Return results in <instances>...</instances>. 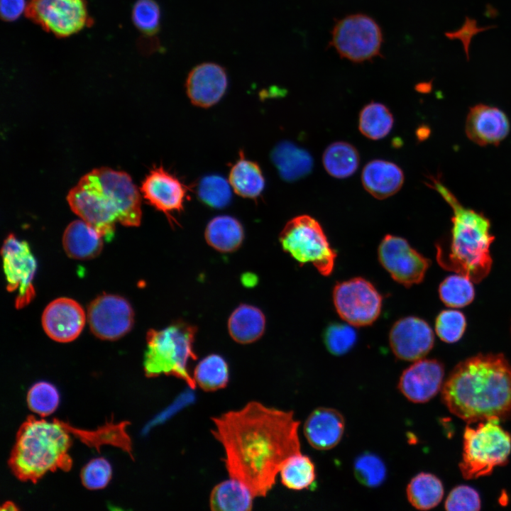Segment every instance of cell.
I'll return each instance as SVG.
<instances>
[{
	"mask_svg": "<svg viewBox=\"0 0 511 511\" xmlns=\"http://www.w3.org/2000/svg\"><path fill=\"white\" fill-rule=\"evenodd\" d=\"M449 411L469 423L511 415V365L502 354H479L452 370L441 389Z\"/></svg>",
	"mask_w": 511,
	"mask_h": 511,
	"instance_id": "7a4b0ae2",
	"label": "cell"
},
{
	"mask_svg": "<svg viewBox=\"0 0 511 511\" xmlns=\"http://www.w3.org/2000/svg\"><path fill=\"white\" fill-rule=\"evenodd\" d=\"M3 268L6 279V289L17 292L15 306L17 309L27 306L34 298L33 279L37 264L29 245L10 233L4 240L1 251Z\"/></svg>",
	"mask_w": 511,
	"mask_h": 511,
	"instance_id": "7c38bea8",
	"label": "cell"
},
{
	"mask_svg": "<svg viewBox=\"0 0 511 511\" xmlns=\"http://www.w3.org/2000/svg\"><path fill=\"white\" fill-rule=\"evenodd\" d=\"M143 197L169 218L170 213L183 209L187 187L163 167L153 169L142 182Z\"/></svg>",
	"mask_w": 511,
	"mask_h": 511,
	"instance_id": "d6986e66",
	"label": "cell"
},
{
	"mask_svg": "<svg viewBox=\"0 0 511 511\" xmlns=\"http://www.w3.org/2000/svg\"><path fill=\"white\" fill-rule=\"evenodd\" d=\"M62 245L68 256L79 260L90 259L101 251L103 236L84 221L75 220L65 229Z\"/></svg>",
	"mask_w": 511,
	"mask_h": 511,
	"instance_id": "cb8c5ba5",
	"label": "cell"
},
{
	"mask_svg": "<svg viewBox=\"0 0 511 511\" xmlns=\"http://www.w3.org/2000/svg\"><path fill=\"white\" fill-rule=\"evenodd\" d=\"M466 327V317L458 310H444L436 318V333L441 340L446 343L458 341L462 337Z\"/></svg>",
	"mask_w": 511,
	"mask_h": 511,
	"instance_id": "60d3db41",
	"label": "cell"
},
{
	"mask_svg": "<svg viewBox=\"0 0 511 511\" xmlns=\"http://www.w3.org/2000/svg\"><path fill=\"white\" fill-rule=\"evenodd\" d=\"M509 131L508 118L498 108L480 104L470 109L466 121V133L476 144L498 145Z\"/></svg>",
	"mask_w": 511,
	"mask_h": 511,
	"instance_id": "44dd1931",
	"label": "cell"
},
{
	"mask_svg": "<svg viewBox=\"0 0 511 511\" xmlns=\"http://www.w3.org/2000/svg\"><path fill=\"white\" fill-rule=\"evenodd\" d=\"M441 300L451 307H463L474 299L473 281L461 274L446 278L439 287Z\"/></svg>",
	"mask_w": 511,
	"mask_h": 511,
	"instance_id": "d590c367",
	"label": "cell"
},
{
	"mask_svg": "<svg viewBox=\"0 0 511 511\" xmlns=\"http://www.w3.org/2000/svg\"><path fill=\"white\" fill-rule=\"evenodd\" d=\"M89 173L114 208L119 222L126 226H139L141 198L130 175L106 167L94 169Z\"/></svg>",
	"mask_w": 511,
	"mask_h": 511,
	"instance_id": "5bb4252c",
	"label": "cell"
},
{
	"mask_svg": "<svg viewBox=\"0 0 511 511\" xmlns=\"http://www.w3.org/2000/svg\"><path fill=\"white\" fill-rule=\"evenodd\" d=\"M359 154L351 144L339 141L330 144L324 150L323 165L326 172L336 178L352 175L359 165Z\"/></svg>",
	"mask_w": 511,
	"mask_h": 511,
	"instance_id": "1f68e13d",
	"label": "cell"
},
{
	"mask_svg": "<svg viewBox=\"0 0 511 511\" xmlns=\"http://www.w3.org/2000/svg\"><path fill=\"white\" fill-rule=\"evenodd\" d=\"M349 324L331 323L324 329L323 341L327 351L340 356L349 352L357 341V334Z\"/></svg>",
	"mask_w": 511,
	"mask_h": 511,
	"instance_id": "74e56055",
	"label": "cell"
},
{
	"mask_svg": "<svg viewBox=\"0 0 511 511\" xmlns=\"http://www.w3.org/2000/svg\"><path fill=\"white\" fill-rule=\"evenodd\" d=\"M409 502L419 510H428L438 505L444 496L441 481L429 473H419L413 477L406 488Z\"/></svg>",
	"mask_w": 511,
	"mask_h": 511,
	"instance_id": "f1b7e54d",
	"label": "cell"
},
{
	"mask_svg": "<svg viewBox=\"0 0 511 511\" xmlns=\"http://www.w3.org/2000/svg\"><path fill=\"white\" fill-rule=\"evenodd\" d=\"M229 173V183L234 192L246 198H256L265 187V179L257 163L246 160L242 153Z\"/></svg>",
	"mask_w": 511,
	"mask_h": 511,
	"instance_id": "f546056e",
	"label": "cell"
},
{
	"mask_svg": "<svg viewBox=\"0 0 511 511\" xmlns=\"http://www.w3.org/2000/svg\"><path fill=\"white\" fill-rule=\"evenodd\" d=\"M133 21L144 34L152 35L160 28V10L154 0H138L133 9Z\"/></svg>",
	"mask_w": 511,
	"mask_h": 511,
	"instance_id": "b9f144b4",
	"label": "cell"
},
{
	"mask_svg": "<svg viewBox=\"0 0 511 511\" xmlns=\"http://www.w3.org/2000/svg\"><path fill=\"white\" fill-rule=\"evenodd\" d=\"M435 189L453 210L449 241L436 244V260L445 270L479 282L490 273L492 258L490 222L483 213L464 207L441 181L431 177Z\"/></svg>",
	"mask_w": 511,
	"mask_h": 511,
	"instance_id": "3957f363",
	"label": "cell"
},
{
	"mask_svg": "<svg viewBox=\"0 0 511 511\" xmlns=\"http://www.w3.org/2000/svg\"><path fill=\"white\" fill-rule=\"evenodd\" d=\"M500 421L491 418L465 429L459 468L466 479L488 476L508 461L511 435L500 425Z\"/></svg>",
	"mask_w": 511,
	"mask_h": 511,
	"instance_id": "8992f818",
	"label": "cell"
},
{
	"mask_svg": "<svg viewBox=\"0 0 511 511\" xmlns=\"http://www.w3.org/2000/svg\"><path fill=\"white\" fill-rule=\"evenodd\" d=\"M279 240L283 250L300 265L311 263L324 276L333 272L336 253L313 217L300 215L292 218L280 232Z\"/></svg>",
	"mask_w": 511,
	"mask_h": 511,
	"instance_id": "52a82bcc",
	"label": "cell"
},
{
	"mask_svg": "<svg viewBox=\"0 0 511 511\" xmlns=\"http://www.w3.org/2000/svg\"><path fill=\"white\" fill-rule=\"evenodd\" d=\"M378 257L381 265L397 282L410 287L424 278L430 260L404 238L387 234L380 241Z\"/></svg>",
	"mask_w": 511,
	"mask_h": 511,
	"instance_id": "4fadbf2b",
	"label": "cell"
},
{
	"mask_svg": "<svg viewBox=\"0 0 511 511\" xmlns=\"http://www.w3.org/2000/svg\"><path fill=\"white\" fill-rule=\"evenodd\" d=\"M127 424L128 422H126L117 424L110 422L92 431L73 427L72 432L89 446L99 449L101 445L111 444L121 448L132 456L131 441L126 431Z\"/></svg>",
	"mask_w": 511,
	"mask_h": 511,
	"instance_id": "4dcf8cb0",
	"label": "cell"
},
{
	"mask_svg": "<svg viewBox=\"0 0 511 511\" xmlns=\"http://www.w3.org/2000/svg\"><path fill=\"white\" fill-rule=\"evenodd\" d=\"M196 331V327L182 321L161 330L150 329L143 362L145 375H172L194 390L197 384L189 372L188 363L197 359L194 351Z\"/></svg>",
	"mask_w": 511,
	"mask_h": 511,
	"instance_id": "5b68a950",
	"label": "cell"
},
{
	"mask_svg": "<svg viewBox=\"0 0 511 511\" xmlns=\"http://www.w3.org/2000/svg\"><path fill=\"white\" fill-rule=\"evenodd\" d=\"M26 9L25 0H0L1 16L5 21L16 19Z\"/></svg>",
	"mask_w": 511,
	"mask_h": 511,
	"instance_id": "f6af8a7d",
	"label": "cell"
},
{
	"mask_svg": "<svg viewBox=\"0 0 511 511\" xmlns=\"http://www.w3.org/2000/svg\"><path fill=\"white\" fill-rule=\"evenodd\" d=\"M332 298L339 317L353 326L372 324L381 312L382 295L363 278H353L336 283Z\"/></svg>",
	"mask_w": 511,
	"mask_h": 511,
	"instance_id": "9c48e42d",
	"label": "cell"
},
{
	"mask_svg": "<svg viewBox=\"0 0 511 511\" xmlns=\"http://www.w3.org/2000/svg\"><path fill=\"white\" fill-rule=\"evenodd\" d=\"M112 475L109 462L104 458L89 461L82 469L80 477L83 485L89 490L105 488Z\"/></svg>",
	"mask_w": 511,
	"mask_h": 511,
	"instance_id": "7bdbcfd3",
	"label": "cell"
},
{
	"mask_svg": "<svg viewBox=\"0 0 511 511\" xmlns=\"http://www.w3.org/2000/svg\"><path fill=\"white\" fill-rule=\"evenodd\" d=\"M211 420L229 478L243 484L254 498L266 496L282 464L300 453V422L292 411L251 401Z\"/></svg>",
	"mask_w": 511,
	"mask_h": 511,
	"instance_id": "6da1fadb",
	"label": "cell"
},
{
	"mask_svg": "<svg viewBox=\"0 0 511 511\" xmlns=\"http://www.w3.org/2000/svg\"><path fill=\"white\" fill-rule=\"evenodd\" d=\"M86 320L85 312L75 300L60 297L50 302L43 311L42 325L53 340L67 343L77 339Z\"/></svg>",
	"mask_w": 511,
	"mask_h": 511,
	"instance_id": "ac0fdd59",
	"label": "cell"
},
{
	"mask_svg": "<svg viewBox=\"0 0 511 511\" xmlns=\"http://www.w3.org/2000/svg\"><path fill=\"white\" fill-rule=\"evenodd\" d=\"M88 322L92 332L103 340H116L132 328L133 310L123 297L103 294L89 305Z\"/></svg>",
	"mask_w": 511,
	"mask_h": 511,
	"instance_id": "9a60e30c",
	"label": "cell"
},
{
	"mask_svg": "<svg viewBox=\"0 0 511 511\" xmlns=\"http://www.w3.org/2000/svg\"><path fill=\"white\" fill-rule=\"evenodd\" d=\"M193 378L197 385L204 391L222 389L227 385L229 379L228 363L221 356L210 354L196 366Z\"/></svg>",
	"mask_w": 511,
	"mask_h": 511,
	"instance_id": "836d02e7",
	"label": "cell"
},
{
	"mask_svg": "<svg viewBox=\"0 0 511 511\" xmlns=\"http://www.w3.org/2000/svg\"><path fill=\"white\" fill-rule=\"evenodd\" d=\"M67 200L72 211L82 220L107 240L113 237L116 223L119 222L116 212L89 172L69 191Z\"/></svg>",
	"mask_w": 511,
	"mask_h": 511,
	"instance_id": "8fae6325",
	"label": "cell"
},
{
	"mask_svg": "<svg viewBox=\"0 0 511 511\" xmlns=\"http://www.w3.org/2000/svg\"><path fill=\"white\" fill-rule=\"evenodd\" d=\"M254 496L241 482L229 478L216 485L209 497L210 509L214 511H248L253 507Z\"/></svg>",
	"mask_w": 511,
	"mask_h": 511,
	"instance_id": "4316f807",
	"label": "cell"
},
{
	"mask_svg": "<svg viewBox=\"0 0 511 511\" xmlns=\"http://www.w3.org/2000/svg\"><path fill=\"white\" fill-rule=\"evenodd\" d=\"M271 159L280 177L287 182L307 176L313 167V158L309 153L289 141L278 143L271 153Z\"/></svg>",
	"mask_w": 511,
	"mask_h": 511,
	"instance_id": "d4e9b609",
	"label": "cell"
},
{
	"mask_svg": "<svg viewBox=\"0 0 511 511\" xmlns=\"http://www.w3.org/2000/svg\"><path fill=\"white\" fill-rule=\"evenodd\" d=\"M345 419L340 412L329 407H318L307 418L303 432L308 443L319 451L333 449L341 441Z\"/></svg>",
	"mask_w": 511,
	"mask_h": 511,
	"instance_id": "7402d4cb",
	"label": "cell"
},
{
	"mask_svg": "<svg viewBox=\"0 0 511 511\" xmlns=\"http://www.w3.org/2000/svg\"><path fill=\"white\" fill-rule=\"evenodd\" d=\"M434 332L429 324L417 317L398 319L389 333V344L399 359L416 361L423 358L433 348Z\"/></svg>",
	"mask_w": 511,
	"mask_h": 511,
	"instance_id": "2e32d148",
	"label": "cell"
},
{
	"mask_svg": "<svg viewBox=\"0 0 511 511\" xmlns=\"http://www.w3.org/2000/svg\"><path fill=\"white\" fill-rule=\"evenodd\" d=\"M25 11L27 17L58 37L69 36L92 23L85 0H31Z\"/></svg>",
	"mask_w": 511,
	"mask_h": 511,
	"instance_id": "30bf717a",
	"label": "cell"
},
{
	"mask_svg": "<svg viewBox=\"0 0 511 511\" xmlns=\"http://www.w3.org/2000/svg\"><path fill=\"white\" fill-rule=\"evenodd\" d=\"M265 327V317L258 308L241 304L231 313L228 329L231 338L239 344H246L259 339Z\"/></svg>",
	"mask_w": 511,
	"mask_h": 511,
	"instance_id": "484cf974",
	"label": "cell"
},
{
	"mask_svg": "<svg viewBox=\"0 0 511 511\" xmlns=\"http://www.w3.org/2000/svg\"><path fill=\"white\" fill-rule=\"evenodd\" d=\"M59 393L52 384L40 381L31 387L27 393L28 408L34 413L46 417L55 412L59 404Z\"/></svg>",
	"mask_w": 511,
	"mask_h": 511,
	"instance_id": "ab89813d",
	"label": "cell"
},
{
	"mask_svg": "<svg viewBox=\"0 0 511 511\" xmlns=\"http://www.w3.org/2000/svg\"><path fill=\"white\" fill-rule=\"evenodd\" d=\"M228 86L226 70L219 64L204 62L195 66L188 74L185 88L191 102L208 108L220 101Z\"/></svg>",
	"mask_w": 511,
	"mask_h": 511,
	"instance_id": "ffe728a7",
	"label": "cell"
},
{
	"mask_svg": "<svg viewBox=\"0 0 511 511\" xmlns=\"http://www.w3.org/2000/svg\"><path fill=\"white\" fill-rule=\"evenodd\" d=\"M361 180L368 193L383 199L400 190L404 182V174L401 168L392 162L373 160L364 167Z\"/></svg>",
	"mask_w": 511,
	"mask_h": 511,
	"instance_id": "603a6c76",
	"label": "cell"
},
{
	"mask_svg": "<svg viewBox=\"0 0 511 511\" xmlns=\"http://www.w3.org/2000/svg\"><path fill=\"white\" fill-rule=\"evenodd\" d=\"M230 185L229 182L219 175L206 176L198 186L199 198L211 207L223 208L231 199Z\"/></svg>",
	"mask_w": 511,
	"mask_h": 511,
	"instance_id": "f35d334b",
	"label": "cell"
},
{
	"mask_svg": "<svg viewBox=\"0 0 511 511\" xmlns=\"http://www.w3.org/2000/svg\"><path fill=\"white\" fill-rule=\"evenodd\" d=\"M393 116L384 104L370 102L360 112L358 128L366 137L379 140L386 136L393 126Z\"/></svg>",
	"mask_w": 511,
	"mask_h": 511,
	"instance_id": "e575fe53",
	"label": "cell"
},
{
	"mask_svg": "<svg viewBox=\"0 0 511 511\" xmlns=\"http://www.w3.org/2000/svg\"><path fill=\"white\" fill-rule=\"evenodd\" d=\"M280 475L281 483L286 488L294 490L308 489L315 482V466L309 456L300 452L285 461Z\"/></svg>",
	"mask_w": 511,
	"mask_h": 511,
	"instance_id": "d6a6232c",
	"label": "cell"
},
{
	"mask_svg": "<svg viewBox=\"0 0 511 511\" xmlns=\"http://www.w3.org/2000/svg\"><path fill=\"white\" fill-rule=\"evenodd\" d=\"M353 470L358 483L370 488L380 486L387 478L385 462L378 455L371 452L358 455L353 462Z\"/></svg>",
	"mask_w": 511,
	"mask_h": 511,
	"instance_id": "8d00e7d4",
	"label": "cell"
},
{
	"mask_svg": "<svg viewBox=\"0 0 511 511\" xmlns=\"http://www.w3.org/2000/svg\"><path fill=\"white\" fill-rule=\"evenodd\" d=\"M445 508L449 511H476L480 509V498L478 492L468 485L454 488L447 496Z\"/></svg>",
	"mask_w": 511,
	"mask_h": 511,
	"instance_id": "ee69618b",
	"label": "cell"
},
{
	"mask_svg": "<svg viewBox=\"0 0 511 511\" xmlns=\"http://www.w3.org/2000/svg\"><path fill=\"white\" fill-rule=\"evenodd\" d=\"M383 41L378 23L366 14L355 13L336 21L330 45L341 57L361 63L380 56Z\"/></svg>",
	"mask_w": 511,
	"mask_h": 511,
	"instance_id": "ba28073f",
	"label": "cell"
},
{
	"mask_svg": "<svg viewBox=\"0 0 511 511\" xmlns=\"http://www.w3.org/2000/svg\"><path fill=\"white\" fill-rule=\"evenodd\" d=\"M205 238L209 246L221 252L236 250L243 239V229L235 218L224 215L216 216L207 224Z\"/></svg>",
	"mask_w": 511,
	"mask_h": 511,
	"instance_id": "83f0119b",
	"label": "cell"
},
{
	"mask_svg": "<svg viewBox=\"0 0 511 511\" xmlns=\"http://www.w3.org/2000/svg\"><path fill=\"white\" fill-rule=\"evenodd\" d=\"M444 368L436 359H419L401 374L397 388L410 402L424 403L433 398L444 385Z\"/></svg>",
	"mask_w": 511,
	"mask_h": 511,
	"instance_id": "e0dca14e",
	"label": "cell"
},
{
	"mask_svg": "<svg viewBox=\"0 0 511 511\" xmlns=\"http://www.w3.org/2000/svg\"><path fill=\"white\" fill-rule=\"evenodd\" d=\"M1 510H16L17 507L12 502H6L5 504L3 505Z\"/></svg>",
	"mask_w": 511,
	"mask_h": 511,
	"instance_id": "bcb514c9",
	"label": "cell"
},
{
	"mask_svg": "<svg viewBox=\"0 0 511 511\" xmlns=\"http://www.w3.org/2000/svg\"><path fill=\"white\" fill-rule=\"evenodd\" d=\"M70 424L57 419L52 422L29 416L16 434L8 464L21 481L36 483L46 473L68 471L72 465Z\"/></svg>",
	"mask_w": 511,
	"mask_h": 511,
	"instance_id": "277c9868",
	"label": "cell"
}]
</instances>
